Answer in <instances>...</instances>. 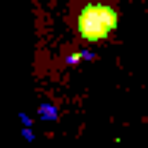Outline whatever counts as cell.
<instances>
[{
    "instance_id": "cell-1",
    "label": "cell",
    "mask_w": 148,
    "mask_h": 148,
    "mask_svg": "<svg viewBox=\"0 0 148 148\" xmlns=\"http://www.w3.org/2000/svg\"><path fill=\"white\" fill-rule=\"evenodd\" d=\"M120 16L114 6H107V3H88L82 13H79V19H76V32H79V38L82 41H104V38H110L114 29H117Z\"/></svg>"
}]
</instances>
